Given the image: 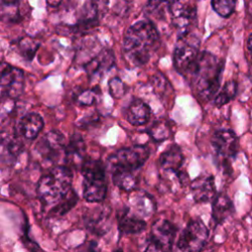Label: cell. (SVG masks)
Listing matches in <instances>:
<instances>
[{
  "mask_svg": "<svg viewBox=\"0 0 252 252\" xmlns=\"http://www.w3.org/2000/svg\"><path fill=\"white\" fill-rule=\"evenodd\" d=\"M222 70L221 59L208 51H201L184 76L188 78L195 96L208 101L218 94Z\"/></svg>",
  "mask_w": 252,
  "mask_h": 252,
  "instance_id": "cell-1",
  "label": "cell"
},
{
  "mask_svg": "<svg viewBox=\"0 0 252 252\" xmlns=\"http://www.w3.org/2000/svg\"><path fill=\"white\" fill-rule=\"evenodd\" d=\"M159 34L150 20L138 21L126 31L123 55L128 64L137 67L146 64L158 46Z\"/></svg>",
  "mask_w": 252,
  "mask_h": 252,
  "instance_id": "cell-2",
  "label": "cell"
},
{
  "mask_svg": "<svg viewBox=\"0 0 252 252\" xmlns=\"http://www.w3.org/2000/svg\"><path fill=\"white\" fill-rule=\"evenodd\" d=\"M73 173L67 165H56L43 174L37 184L36 193L43 206L55 207L72 191Z\"/></svg>",
  "mask_w": 252,
  "mask_h": 252,
  "instance_id": "cell-3",
  "label": "cell"
},
{
  "mask_svg": "<svg viewBox=\"0 0 252 252\" xmlns=\"http://www.w3.org/2000/svg\"><path fill=\"white\" fill-rule=\"evenodd\" d=\"M83 174V196L89 203L103 201L106 191L105 170L102 162L97 159H86L81 167Z\"/></svg>",
  "mask_w": 252,
  "mask_h": 252,
  "instance_id": "cell-4",
  "label": "cell"
},
{
  "mask_svg": "<svg viewBox=\"0 0 252 252\" xmlns=\"http://www.w3.org/2000/svg\"><path fill=\"white\" fill-rule=\"evenodd\" d=\"M150 151L145 146L123 148L113 153L107 159L109 169L113 171L135 172L147 161Z\"/></svg>",
  "mask_w": 252,
  "mask_h": 252,
  "instance_id": "cell-5",
  "label": "cell"
},
{
  "mask_svg": "<svg viewBox=\"0 0 252 252\" xmlns=\"http://www.w3.org/2000/svg\"><path fill=\"white\" fill-rule=\"evenodd\" d=\"M176 232V226L169 220H156L151 227L144 252H169L172 248Z\"/></svg>",
  "mask_w": 252,
  "mask_h": 252,
  "instance_id": "cell-6",
  "label": "cell"
},
{
  "mask_svg": "<svg viewBox=\"0 0 252 252\" xmlns=\"http://www.w3.org/2000/svg\"><path fill=\"white\" fill-rule=\"evenodd\" d=\"M208 238V227L200 219H195L190 220L182 230L177 246L181 252H201Z\"/></svg>",
  "mask_w": 252,
  "mask_h": 252,
  "instance_id": "cell-7",
  "label": "cell"
},
{
  "mask_svg": "<svg viewBox=\"0 0 252 252\" xmlns=\"http://www.w3.org/2000/svg\"><path fill=\"white\" fill-rule=\"evenodd\" d=\"M200 40L192 34L179 36L173 51V64L175 69L182 75H185L191 64L199 55Z\"/></svg>",
  "mask_w": 252,
  "mask_h": 252,
  "instance_id": "cell-8",
  "label": "cell"
},
{
  "mask_svg": "<svg viewBox=\"0 0 252 252\" xmlns=\"http://www.w3.org/2000/svg\"><path fill=\"white\" fill-rule=\"evenodd\" d=\"M167 10L179 36L189 34L197 22V8L195 5L189 2L170 1L167 2Z\"/></svg>",
  "mask_w": 252,
  "mask_h": 252,
  "instance_id": "cell-9",
  "label": "cell"
},
{
  "mask_svg": "<svg viewBox=\"0 0 252 252\" xmlns=\"http://www.w3.org/2000/svg\"><path fill=\"white\" fill-rule=\"evenodd\" d=\"M25 85L24 72L8 64H3L1 71V94L10 99H15L19 97L23 91Z\"/></svg>",
  "mask_w": 252,
  "mask_h": 252,
  "instance_id": "cell-10",
  "label": "cell"
},
{
  "mask_svg": "<svg viewBox=\"0 0 252 252\" xmlns=\"http://www.w3.org/2000/svg\"><path fill=\"white\" fill-rule=\"evenodd\" d=\"M64 136L57 130L46 133L36 145V151L45 159L50 161L58 160L65 151Z\"/></svg>",
  "mask_w": 252,
  "mask_h": 252,
  "instance_id": "cell-11",
  "label": "cell"
},
{
  "mask_svg": "<svg viewBox=\"0 0 252 252\" xmlns=\"http://www.w3.org/2000/svg\"><path fill=\"white\" fill-rule=\"evenodd\" d=\"M212 146L220 158H232L238 152V139L233 131L221 129L214 133Z\"/></svg>",
  "mask_w": 252,
  "mask_h": 252,
  "instance_id": "cell-12",
  "label": "cell"
},
{
  "mask_svg": "<svg viewBox=\"0 0 252 252\" xmlns=\"http://www.w3.org/2000/svg\"><path fill=\"white\" fill-rule=\"evenodd\" d=\"M191 192L195 202L204 203L211 200L214 201L216 198V186L214 177L209 176H199L194 179L191 183Z\"/></svg>",
  "mask_w": 252,
  "mask_h": 252,
  "instance_id": "cell-13",
  "label": "cell"
},
{
  "mask_svg": "<svg viewBox=\"0 0 252 252\" xmlns=\"http://www.w3.org/2000/svg\"><path fill=\"white\" fill-rule=\"evenodd\" d=\"M85 152L86 146L82 137L80 135H73L68 145H66L64 151L66 163L75 167H78L80 164V167H82L84 161L86 160Z\"/></svg>",
  "mask_w": 252,
  "mask_h": 252,
  "instance_id": "cell-14",
  "label": "cell"
},
{
  "mask_svg": "<svg viewBox=\"0 0 252 252\" xmlns=\"http://www.w3.org/2000/svg\"><path fill=\"white\" fill-rule=\"evenodd\" d=\"M184 157L181 149L177 145L171 146L168 150L163 152L159 157V164L165 172L175 173L179 175L181 166L183 164Z\"/></svg>",
  "mask_w": 252,
  "mask_h": 252,
  "instance_id": "cell-15",
  "label": "cell"
},
{
  "mask_svg": "<svg viewBox=\"0 0 252 252\" xmlns=\"http://www.w3.org/2000/svg\"><path fill=\"white\" fill-rule=\"evenodd\" d=\"M151 109L149 105L141 99H134L130 102L126 110L127 121L134 126H141L150 120Z\"/></svg>",
  "mask_w": 252,
  "mask_h": 252,
  "instance_id": "cell-16",
  "label": "cell"
},
{
  "mask_svg": "<svg viewBox=\"0 0 252 252\" xmlns=\"http://www.w3.org/2000/svg\"><path fill=\"white\" fill-rule=\"evenodd\" d=\"M43 119L37 113H28L23 116L19 122L21 134L28 140L35 139L43 128Z\"/></svg>",
  "mask_w": 252,
  "mask_h": 252,
  "instance_id": "cell-17",
  "label": "cell"
},
{
  "mask_svg": "<svg viewBox=\"0 0 252 252\" xmlns=\"http://www.w3.org/2000/svg\"><path fill=\"white\" fill-rule=\"evenodd\" d=\"M234 212L232 201L225 194H219L213 201L212 218L217 224L222 223Z\"/></svg>",
  "mask_w": 252,
  "mask_h": 252,
  "instance_id": "cell-18",
  "label": "cell"
},
{
  "mask_svg": "<svg viewBox=\"0 0 252 252\" xmlns=\"http://www.w3.org/2000/svg\"><path fill=\"white\" fill-rule=\"evenodd\" d=\"M147 226L146 221L130 213L128 209L125 212L119 215L118 217V228L121 233L125 234H136L143 231Z\"/></svg>",
  "mask_w": 252,
  "mask_h": 252,
  "instance_id": "cell-19",
  "label": "cell"
},
{
  "mask_svg": "<svg viewBox=\"0 0 252 252\" xmlns=\"http://www.w3.org/2000/svg\"><path fill=\"white\" fill-rule=\"evenodd\" d=\"M130 204L134 208L138 217H148L152 215L156 209L152 196L143 191L134 192L130 198Z\"/></svg>",
  "mask_w": 252,
  "mask_h": 252,
  "instance_id": "cell-20",
  "label": "cell"
},
{
  "mask_svg": "<svg viewBox=\"0 0 252 252\" xmlns=\"http://www.w3.org/2000/svg\"><path fill=\"white\" fill-rule=\"evenodd\" d=\"M114 63L113 52L109 49L101 50L93 60H91L86 66V70L91 74H96L98 72L107 71Z\"/></svg>",
  "mask_w": 252,
  "mask_h": 252,
  "instance_id": "cell-21",
  "label": "cell"
},
{
  "mask_svg": "<svg viewBox=\"0 0 252 252\" xmlns=\"http://www.w3.org/2000/svg\"><path fill=\"white\" fill-rule=\"evenodd\" d=\"M173 123L165 118H160L153 123L149 129L150 136L156 142H162L172 135Z\"/></svg>",
  "mask_w": 252,
  "mask_h": 252,
  "instance_id": "cell-22",
  "label": "cell"
},
{
  "mask_svg": "<svg viewBox=\"0 0 252 252\" xmlns=\"http://www.w3.org/2000/svg\"><path fill=\"white\" fill-rule=\"evenodd\" d=\"M112 181L114 185L125 191H133L138 185V177L135 172L129 171H113Z\"/></svg>",
  "mask_w": 252,
  "mask_h": 252,
  "instance_id": "cell-23",
  "label": "cell"
},
{
  "mask_svg": "<svg viewBox=\"0 0 252 252\" xmlns=\"http://www.w3.org/2000/svg\"><path fill=\"white\" fill-rule=\"evenodd\" d=\"M40 43L36 39L32 37H22L16 43V50L17 52L24 57L27 61L32 60L35 52L37 51Z\"/></svg>",
  "mask_w": 252,
  "mask_h": 252,
  "instance_id": "cell-24",
  "label": "cell"
},
{
  "mask_svg": "<svg viewBox=\"0 0 252 252\" xmlns=\"http://www.w3.org/2000/svg\"><path fill=\"white\" fill-rule=\"evenodd\" d=\"M237 84L235 81H228L224 84L221 90L217 94L214 98V103L217 106H221L229 102L236 94Z\"/></svg>",
  "mask_w": 252,
  "mask_h": 252,
  "instance_id": "cell-25",
  "label": "cell"
},
{
  "mask_svg": "<svg viewBox=\"0 0 252 252\" xmlns=\"http://www.w3.org/2000/svg\"><path fill=\"white\" fill-rule=\"evenodd\" d=\"M78 202V196L77 194L72 190L65 199H63L58 205L51 208L49 211V216L55 217V216H63L67 212H69Z\"/></svg>",
  "mask_w": 252,
  "mask_h": 252,
  "instance_id": "cell-26",
  "label": "cell"
},
{
  "mask_svg": "<svg viewBox=\"0 0 252 252\" xmlns=\"http://www.w3.org/2000/svg\"><path fill=\"white\" fill-rule=\"evenodd\" d=\"M211 4L214 11L223 18L229 17L233 13L235 7V2L231 0H215L212 1Z\"/></svg>",
  "mask_w": 252,
  "mask_h": 252,
  "instance_id": "cell-27",
  "label": "cell"
},
{
  "mask_svg": "<svg viewBox=\"0 0 252 252\" xmlns=\"http://www.w3.org/2000/svg\"><path fill=\"white\" fill-rule=\"evenodd\" d=\"M2 148H3V154L6 153L8 158H15L22 151V144L12 138L7 139V141H2Z\"/></svg>",
  "mask_w": 252,
  "mask_h": 252,
  "instance_id": "cell-28",
  "label": "cell"
},
{
  "mask_svg": "<svg viewBox=\"0 0 252 252\" xmlns=\"http://www.w3.org/2000/svg\"><path fill=\"white\" fill-rule=\"evenodd\" d=\"M125 91V86L119 78H114L109 82V93L113 97L119 98L123 96Z\"/></svg>",
  "mask_w": 252,
  "mask_h": 252,
  "instance_id": "cell-29",
  "label": "cell"
},
{
  "mask_svg": "<svg viewBox=\"0 0 252 252\" xmlns=\"http://www.w3.org/2000/svg\"><path fill=\"white\" fill-rule=\"evenodd\" d=\"M164 2H159V1H151L147 4L146 6V14L151 15L156 18H160V16L163 15V8L161 5H163Z\"/></svg>",
  "mask_w": 252,
  "mask_h": 252,
  "instance_id": "cell-30",
  "label": "cell"
},
{
  "mask_svg": "<svg viewBox=\"0 0 252 252\" xmlns=\"http://www.w3.org/2000/svg\"><path fill=\"white\" fill-rule=\"evenodd\" d=\"M95 96L94 90H87L78 94L77 101L80 105H92L95 101Z\"/></svg>",
  "mask_w": 252,
  "mask_h": 252,
  "instance_id": "cell-31",
  "label": "cell"
},
{
  "mask_svg": "<svg viewBox=\"0 0 252 252\" xmlns=\"http://www.w3.org/2000/svg\"><path fill=\"white\" fill-rule=\"evenodd\" d=\"M88 252H99L95 241H91L88 243Z\"/></svg>",
  "mask_w": 252,
  "mask_h": 252,
  "instance_id": "cell-32",
  "label": "cell"
},
{
  "mask_svg": "<svg viewBox=\"0 0 252 252\" xmlns=\"http://www.w3.org/2000/svg\"><path fill=\"white\" fill-rule=\"evenodd\" d=\"M247 47H248V50L252 53V33L248 36V39H247Z\"/></svg>",
  "mask_w": 252,
  "mask_h": 252,
  "instance_id": "cell-33",
  "label": "cell"
},
{
  "mask_svg": "<svg viewBox=\"0 0 252 252\" xmlns=\"http://www.w3.org/2000/svg\"><path fill=\"white\" fill-rule=\"evenodd\" d=\"M46 3H47V5H49V6H52V7H55V6H58L59 4H61V2H60V1H54V2H51V1H47Z\"/></svg>",
  "mask_w": 252,
  "mask_h": 252,
  "instance_id": "cell-34",
  "label": "cell"
},
{
  "mask_svg": "<svg viewBox=\"0 0 252 252\" xmlns=\"http://www.w3.org/2000/svg\"><path fill=\"white\" fill-rule=\"evenodd\" d=\"M251 244H252V242H251Z\"/></svg>",
  "mask_w": 252,
  "mask_h": 252,
  "instance_id": "cell-35",
  "label": "cell"
}]
</instances>
